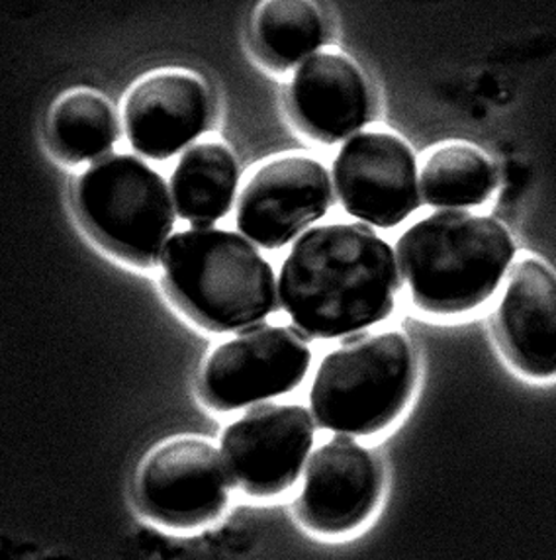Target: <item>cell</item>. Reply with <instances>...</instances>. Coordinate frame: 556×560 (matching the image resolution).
I'll use <instances>...</instances> for the list:
<instances>
[{
    "instance_id": "9c48e42d",
    "label": "cell",
    "mask_w": 556,
    "mask_h": 560,
    "mask_svg": "<svg viewBox=\"0 0 556 560\" xmlns=\"http://www.w3.org/2000/svg\"><path fill=\"white\" fill-rule=\"evenodd\" d=\"M334 202L329 173L308 155L263 163L245 183L238 228L263 249H280L322 220Z\"/></svg>"
},
{
    "instance_id": "4fadbf2b",
    "label": "cell",
    "mask_w": 556,
    "mask_h": 560,
    "mask_svg": "<svg viewBox=\"0 0 556 560\" xmlns=\"http://www.w3.org/2000/svg\"><path fill=\"white\" fill-rule=\"evenodd\" d=\"M498 334L521 373L556 376V272L547 262L525 257L513 265L498 308Z\"/></svg>"
},
{
    "instance_id": "8992f818",
    "label": "cell",
    "mask_w": 556,
    "mask_h": 560,
    "mask_svg": "<svg viewBox=\"0 0 556 560\" xmlns=\"http://www.w3.org/2000/svg\"><path fill=\"white\" fill-rule=\"evenodd\" d=\"M310 364L312 349L300 331L259 324L213 349L198 378V393L212 410H242L292 393L306 378Z\"/></svg>"
},
{
    "instance_id": "3957f363",
    "label": "cell",
    "mask_w": 556,
    "mask_h": 560,
    "mask_svg": "<svg viewBox=\"0 0 556 560\" xmlns=\"http://www.w3.org/2000/svg\"><path fill=\"white\" fill-rule=\"evenodd\" d=\"M165 284L188 318L213 334L259 326L277 304L269 261L242 235L195 228L171 237Z\"/></svg>"
},
{
    "instance_id": "8fae6325",
    "label": "cell",
    "mask_w": 556,
    "mask_h": 560,
    "mask_svg": "<svg viewBox=\"0 0 556 560\" xmlns=\"http://www.w3.org/2000/svg\"><path fill=\"white\" fill-rule=\"evenodd\" d=\"M382 470L371 451L337 435L308 463L298 515L317 535L361 527L381 502Z\"/></svg>"
},
{
    "instance_id": "7a4b0ae2",
    "label": "cell",
    "mask_w": 556,
    "mask_h": 560,
    "mask_svg": "<svg viewBox=\"0 0 556 560\" xmlns=\"http://www.w3.org/2000/svg\"><path fill=\"white\" fill-rule=\"evenodd\" d=\"M398 262L417 308L456 316L498 290L516 257L506 225L488 215L437 212L398 240Z\"/></svg>"
},
{
    "instance_id": "277c9868",
    "label": "cell",
    "mask_w": 556,
    "mask_h": 560,
    "mask_svg": "<svg viewBox=\"0 0 556 560\" xmlns=\"http://www.w3.org/2000/svg\"><path fill=\"white\" fill-rule=\"evenodd\" d=\"M417 383L416 353L399 331L357 334L325 357L310 404L324 430L374 435L406 410Z\"/></svg>"
},
{
    "instance_id": "52a82bcc",
    "label": "cell",
    "mask_w": 556,
    "mask_h": 560,
    "mask_svg": "<svg viewBox=\"0 0 556 560\" xmlns=\"http://www.w3.org/2000/svg\"><path fill=\"white\" fill-rule=\"evenodd\" d=\"M230 478L222 453L202 438H176L153 448L139 467L141 514L169 529H196L222 515Z\"/></svg>"
},
{
    "instance_id": "9a60e30c",
    "label": "cell",
    "mask_w": 556,
    "mask_h": 560,
    "mask_svg": "<svg viewBox=\"0 0 556 560\" xmlns=\"http://www.w3.org/2000/svg\"><path fill=\"white\" fill-rule=\"evenodd\" d=\"M240 165L223 143H198L178 161L171 177L178 215L195 228H213L232 210Z\"/></svg>"
},
{
    "instance_id": "6da1fadb",
    "label": "cell",
    "mask_w": 556,
    "mask_h": 560,
    "mask_svg": "<svg viewBox=\"0 0 556 560\" xmlns=\"http://www.w3.org/2000/svg\"><path fill=\"white\" fill-rule=\"evenodd\" d=\"M398 262L371 225H317L288 253L278 277L280 304L312 339L362 334L390 318Z\"/></svg>"
},
{
    "instance_id": "5b68a950",
    "label": "cell",
    "mask_w": 556,
    "mask_h": 560,
    "mask_svg": "<svg viewBox=\"0 0 556 560\" xmlns=\"http://www.w3.org/2000/svg\"><path fill=\"white\" fill-rule=\"evenodd\" d=\"M77 202L86 225L121 259L151 267L163 257L175 208L163 177L131 155H104L84 171Z\"/></svg>"
},
{
    "instance_id": "e0dca14e",
    "label": "cell",
    "mask_w": 556,
    "mask_h": 560,
    "mask_svg": "<svg viewBox=\"0 0 556 560\" xmlns=\"http://www.w3.org/2000/svg\"><path fill=\"white\" fill-rule=\"evenodd\" d=\"M253 34L270 66L292 69L324 46L327 24L314 0H263Z\"/></svg>"
},
{
    "instance_id": "ba28073f",
    "label": "cell",
    "mask_w": 556,
    "mask_h": 560,
    "mask_svg": "<svg viewBox=\"0 0 556 560\" xmlns=\"http://www.w3.org/2000/svg\"><path fill=\"white\" fill-rule=\"evenodd\" d=\"M314 438V420L306 408L260 404L223 431V463L242 492L275 498L297 485Z\"/></svg>"
},
{
    "instance_id": "30bf717a",
    "label": "cell",
    "mask_w": 556,
    "mask_h": 560,
    "mask_svg": "<svg viewBox=\"0 0 556 560\" xmlns=\"http://www.w3.org/2000/svg\"><path fill=\"white\" fill-rule=\"evenodd\" d=\"M337 195L347 214L377 228H394L419 206L416 155L392 131H362L334 161Z\"/></svg>"
},
{
    "instance_id": "7c38bea8",
    "label": "cell",
    "mask_w": 556,
    "mask_h": 560,
    "mask_svg": "<svg viewBox=\"0 0 556 560\" xmlns=\"http://www.w3.org/2000/svg\"><path fill=\"white\" fill-rule=\"evenodd\" d=\"M213 103L198 77L161 71L126 96L124 121L131 148L149 160H169L210 128Z\"/></svg>"
},
{
    "instance_id": "ac0fdd59",
    "label": "cell",
    "mask_w": 556,
    "mask_h": 560,
    "mask_svg": "<svg viewBox=\"0 0 556 560\" xmlns=\"http://www.w3.org/2000/svg\"><path fill=\"white\" fill-rule=\"evenodd\" d=\"M120 136L112 104L86 89L66 94L49 114V138L57 153L71 163L104 158Z\"/></svg>"
},
{
    "instance_id": "2e32d148",
    "label": "cell",
    "mask_w": 556,
    "mask_h": 560,
    "mask_svg": "<svg viewBox=\"0 0 556 560\" xmlns=\"http://www.w3.org/2000/svg\"><path fill=\"white\" fill-rule=\"evenodd\" d=\"M419 187L433 208H473L491 197L498 171L483 150L468 143H447L427 158Z\"/></svg>"
},
{
    "instance_id": "5bb4252c",
    "label": "cell",
    "mask_w": 556,
    "mask_h": 560,
    "mask_svg": "<svg viewBox=\"0 0 556 560\" xmlns=\"http://www.w3.org/2000/svg\"><path fill=\"white\" fill-rule=\"evenodd\" d=\"M290 104L304 131L324 143L345 140L371 121V89L361 67L334 49L308 57L298 69Z\"/></svg>"
}]
</instances>
